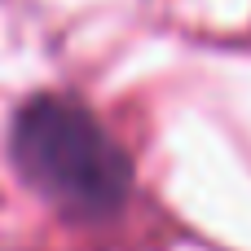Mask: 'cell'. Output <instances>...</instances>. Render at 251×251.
Returning <instances> with one entry per match:
<instances>
[{
	"label": "cell",
	"instance_id": "obj_1",
	"mask_svg": "<svg viewBox=\"0 0 251 251\" xmlns=\"http://www.w3.org/2000/svg\"><path fill=\"white\" fill-rule=\"evenodd\" d=\"M9 154L49 203L79 221H110L128 203V154L101 128V119L71 97L26 101L13 119Z\"/></svg>",
	"mask_w": 251,
	"mask_h": 251
}]
</instances>
